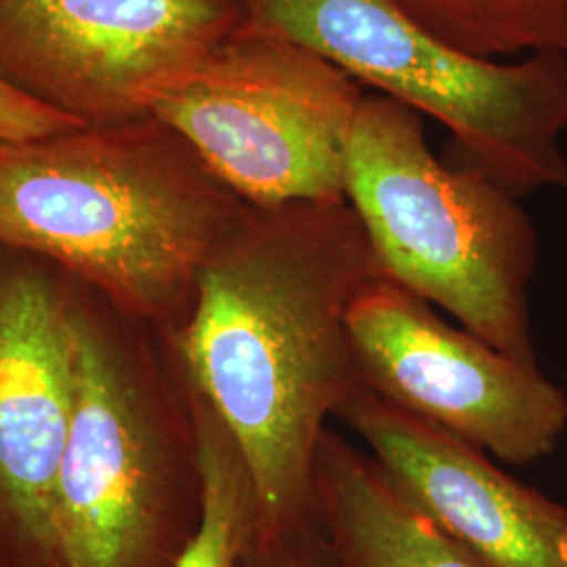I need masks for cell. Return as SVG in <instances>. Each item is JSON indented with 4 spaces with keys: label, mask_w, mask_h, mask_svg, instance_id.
Instances as JSON below:
<instances>
[{
    "label": "cell",
    "mask_w": 567,
    "mask_h": 567,
    "mask_svg": "<svg viewBox=\"0 0 567 567\" xmlns=\"http://www.w3.org/2000/svg\"><path fill=\"white\" fill-rule=\"evenodd\" d=\"M408 16L466 55L567 53L566 0H395Z\"/></svg>",
    "instance_id": "13"
},
{
    "label": "cell",
    "mask_w": 567,
    "mask_h": 567,
    "mask_svg": "<svg viewBox=\"0 0 567 567\" xmlns=\"http://www.w3.org/2000/svg\"><path fill=\"white\" fill-rule=\"evenodd\" d=\"M564 555H566V561H567V534H566V540H564Z\"/></svg>",
    "instance_id": "16"
},
{
    "label": "cell",
    "mask_w": 567,
    "mask_h": 567,
    "mask_svg": "<svg viewBox=\"0 0 567 567\" xmlns=\"http://www.w3.org/2000/svg\"><path fill=\"white\" fill-rule=\"evenodd\" d=\"M243 21L234 0H0V82L82 126L140 121Z\"/></svg>",
    "instance_id": "7"
},
{
    "label": "cell",
    "mask_w": 567,
    "mask_h": 567,
    "mask_svg": "<svg viewBox=\"0 0 567 567\" xmlns=\"http://www.w3.org/2000/svg\"><path fill=\"white\" fill-rule=\"evenodd\" d=\"M344 200L383 276L501 353L538 364L527 297L534 225L517 196L486 173L442 163L419 112L365 95L347 145Z\"/></svg>",
    "instance_id": "4"
},
{
    "label": "cell",
    "mask_w": 567,
    "mask_h": 567,
    "mask_svg": "<svg viewBox=\"0 0 567 567\" xmlns=\"http://www.w3.org/2000/svg\"><path fill=\"white\" fill-rule=\"evenodd\" d=\"M192 402L200 447L203 515L171 567H243L259 519L257 489L240 447L194 385Z\"/></svg>",
    "instance_id": "12"
},
{
    "label": "cell",
    "mask_w": 567,
    "mask_h": 567,
    "mask_svg": "<svg viewBox=\"0 0 567 567\" xmlns=\"http://www.w3.org/2000/svg\"><path fill=\"white\" fill-rule=\"evenodd\" d=\"M364 97L332 61L243 21L168 86L154 116L248 204L334 203Z\"/></svg>",
    "instance_id": "6"
},
{
    "label": "cell",
    "mask_w": 567,
    "mask_h": 567,
    "mask_svg": "<svg viewBox=\"0 0 567 567\" xmlns=\"http://www.w3.org/2000/svg\"><path fill=\"white\" fill-rule=\"evenodd\" d=\"M74 389L53 496L60 567H171L203 515L175 334L72 284Z\"/></svg>",
    "instance_id": "3"
},
{
    "label": "cell",
    "mask_w": 567,
    "mask_h": 567,
    "mask_svg": "<svg viewBox=\"0 0 567 567\" xmlns=\"http://www.w3.org/2000/svg\"><path fill=\"white\" fill-rule=\"evenodd\" d=\"M82 124L21 97L0 82V140H34L81 128Z\"/></svg>",
    "instance_id": "15"
},
{
    "label": "cell",
    "mask_w": 567,
    "mask_h": 567,
    "mask_svg": "<svg viewBox=\"0 0 567 567\" xmlns=\"http://www.w3.org/2000/svg\"><path fill=\"white\" fill-rule=\"evenodd\" d=\"M246 23L301 42L362 86L442 122L473 164L522 198L567 192V53L466 55L395 0H234Z\"/></svg>",
    "instance_id": "5"
},
{
    "label": "cell",
    "mask_w": 567,
    "mask_h": 567,
    "mask_svg": "<svg viewBox=\"0 0 567 567\" xmlns=\"http://www.w3.org/2000/svg\"><path fill=\"white\" fill-rule=\"evenodd\" d=\"M313 503L334 567H489L431 524L368 452L332 429L318 452Z\"/></svg>",
    "instance_id": "11"
},
{
    "label": "cell",
    "mask_w": 567,
    "mask_h": 567,
    "mask_svg": "<svg viewBox=\"0 0 567 567\" xmlns=\"http://www.w3.org/2000/svg\"><path fill=\"white\" fill-rule=\"evenodd\" d=\"M243 567H334L316 522L311 526L261 532L248 543Z\"/></svg>",
    "instance_id": "14"
},
{
    "label": "cell",
    "mask_w": 567,
    "mask_h": 567,
    "mask_svg": "<svg viewBox=\"0 0 567 567\" xmlns=\"http://www.w3.org/2000/svg\"><path fill=\"white\" fill-rule=\"evenodd\" d=\"M360 377L389 404L482 447L508 465L548 456L567 429V395L386 276L349 309Z\"/></svg>",
    "instance_id": "8"
},
{
    "label": "cell",
    "mask_w": 567,
    "mask_h": 567,
    "mask_svg": "<svg viewBox=\"0 0 567 567\" xmlns=\"http://www.w3.org/2000/svg\"><path fill=\"white\" fill-rule=\"evenodd\" d=\"M74 276L0 246V567H60L53 496L72 412Z\"/></svg>",
    "instance_id": "9"
},
{
    "label": "cell",
    "mask_w": 567,
    "mask_h": 567,
    "mask_svg": "<svg viewBox=\"0 0 567 567\" xmlns=\"http://www.w3.org/2000/svg\"><path fill=\"white\" fill-rule=\"evenodd\" d=\"M379 276L347 200L248 204L204 265L175 344L189 383L243 452L261 532L316 522L328 421L364 383L349 309Z\"/></svg>",
    "instance_id": "1"
},
{
    "label": "cell",
    "mask_w": 567,
    "mask_h": 567,
    "mask_svg": "<svg viewBox=\"0 0 567 567\" xmlns=\"http://www.w3.org/2000/svg\"><path fill=\"white\" fill-rule=\"evenodd\" d=\"M566 2H567V0H566Z\"/></svg>",
    "instance_id": "17"
},
{
    "label": "cell",
    "mask_w": 567,
    "mask_h": 567,
    "mask_svg": "<svg viewBox=\"0 0 567 567\" xmlns=\"http://www.w3.org/2000/svg\"><path fill=\"white\" fill-rule=\"evenodd\" d=\"M337 419L431 524L489 567H567V511L482 447L389 404L362 383Z\"/></svg>",
    "instance_id": "10"
},
{
    "label": "cell",
    "mask_w": 567,
    "mask_h": 567,
    "mask_svg": "<svg viewBox=\"0 0 567 567\" xmlns=\"http://www.w3.org/2000/svg\"><path fill=\"white\" fill-rule=\"evenodd\" d=\"M246 206L156 116L0 140V246L39 255L168 334Z\"/></svg>",
    "instance_id": "2"
}]
</instances>
